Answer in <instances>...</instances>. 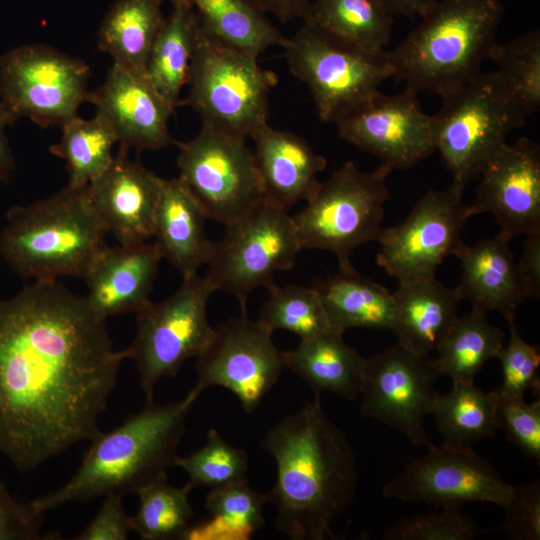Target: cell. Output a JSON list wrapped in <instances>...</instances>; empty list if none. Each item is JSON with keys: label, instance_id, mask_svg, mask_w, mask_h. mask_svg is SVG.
Listing matches in <instances>:
<instances>
[{"label": "cell", "instance_id": "1", "mask_svg": "<svg viewBox=\"0 0 540 540\" xmlns=\"http://www.w3.org/2000/svg\"><path fill=\"white\" fill-rule=\"evenodd\" d=\"M124 359L105 319L57 281L0 298V452L26 473L92 440Z\"/></svg>", "mask_w": 540, "mask_h": 540}, {"label": "cell", "instance_id": "2", "mask_svg": "<svg viewBox=\"0 0 540 540\" xmlns=\"http://www.w3.org/2000/svg\"><path fill=\"white\" fill-rule=\"evenodd\" d=\"M261 447L276 463V482L266 494L277 529L292 540L334 538L332 525L355 497L356 454L320 395L270 427Z\"/></svg>", "mask_w": 540, "mask_h": 540}, {"label": "cell", "instance_id": "3", "mask_svg": "<svg viewBox=\"0 0 540 540\" xmlns=\"http://www.w3.org/2000/svg\"><path fill=\"white\" fill-rule=\"evenodd\" d=\"M196 399L189 394L178 402L145 407L116 429L100 432L91 441L80 467L62 487L30 501L43 514L70 502H85L110 492L135 493L167 479L175 466L185 421Z\"/></svg>", "mask_w": 540, "mask_h": 540}, {"label": "cell", "instance_id": "4", "mask_svg": "<svg viewBox=\"0 0 540 540\" xmlns=\"http://www.w3.org/2000/svg\"><path fill=\"white\" fill-rule=\"evenodd\" d=\"M502 0H437L421 22L387 51L393 77L417 94L441 98L481 74L497 44Z\"/></svg>", "mask_w": 540, "mask_h": 540}, {"label": "cell", "instance_id": "5", "mask_svg": "<svg viewBox=\"0 0 540 540\" xmlns=\"http://www.w3.org/2000/svg\"><path fill=\"white\" fill-rule=\"evenodd\" d=\"M106 234L87 186L67 185L46 199L8 210L0 233V255L26 279H85L108 247Z\"/></svg>", "mask_w": 540, "mask_h": 540}, {"label": "cell", "instance_id": "6", "mask_svg": "<svg viewBox=\"0 0 540 540\" xmlns=\"http://www.w3.org/2000/svg\"><path fill=\"white\" fill-rule=\"evenodd\" d=\"M258 58L232 48L199 27L187 97L180 105L196 111L202 124L247 139L268 124V95L278 83Z\"/></svg>", "mask_w": 540, "mask_h": 540}, {"label": "cell", "instance_id": "7", "mask_svg": "<svg viewBox=\"0 0 540 540\" xmlns=\"http://www.w3.org/2000/svg\"><path fill=\"white\" fill-rule=\"evenodd\" d=\"M392 171L380 164L364 172L349 160L320 182L305 207L292 216L301 251L327 250L336 256L339 268L351 266L354 249L377 241L382 232Z\"/></svg>", "mask_w": 540, "mask_h": 540}, {"label": "cell", "instance_id": "8", "mask_svg": "<svg viewBox=\"0 0 540 540\" xmlns=\"http://www.w3.org/2000/svg\"><path fill=\"white\" fill-rule=\"evenodd\" d=\"M282 48L291 73L307 85L324 122L337 123L352 114L393 77L387 50H365L305 21Z\"/></svg>", "mask_w": 540, "mask_h": 540}, {"label": "cell", "instance_id": "9", "mask_svg": "<svg viewBox=\"0 0 540 540\" xmlns=\"http://www.w3.org/2000/svg\"><path fill=\"white\" fill-rule=\"evenodd\" d=\"M435 146L453 181L467 185L523 126L526 116L514 105L494 72L481 73L442 97L433 115Z\"/></svg>", "mask_w": 540, "mask_h": 540}, {"label": "cell", "instance_id": "10", "mask_svg": "<svg viewBox=\"0 0 540 540\" xmlns=\"http://www.w3.org/2000/svg\"><path fill=\"white\" fill-rule=\"evenodd\" d=\"M88 64L44 44H25L0 56V122L28 118L61 127L87 101Z\"/></svg>", "mask_w": 540, "mask_h": 540}, {"label": "cell", "instance_id": "11", "mask_svg": "<svg viewBox=\"0 0 540 540\" xmlns=\"http://www.w3.org/2000/svg\"><path fill=\"white\" fill-rule=\"evenodd\" d=\"M177 145L178 178L206 218L227 226L267 201L246 139L202 124L194 138Z\"/></svg>", "mask_w": 540, "mask_h": 540}, {"label": "cell", "instance_id": "12", "mask_svg": "<svg viewBox=\"0 0 540 540\" xmlns=\"http://www.w3.org/2000/svg\"><path fill=\"white\" fill-rule=\"evenodd\" d=\"M213 293L205 277H182L178 290L161 302L150 301L136 313V334L126 348L137 367L146 402L153 401L155 385L177 374L182 364L198 357L214 328L207 316Z\"/></svg>", "mask_w": 540, "mask_h": 540}, {"label": "cell", "instance_id": "13", "mask_svg": "<svg viewBox=\"0 0 540 540\" xmlns=\"http://www.w3.org/2000/svg\"><path fill=\"white\" fill-rule=\"evenodd\" d=\"M300 251L292 215L267 200L226 226L223 238L213 243L205 278L213 292L234 295L246 313L251 292L272 286L274 274L291 269Z\"/></svg>", "mask_w": 540, "mask_h": 540}, {"label": "cell", "instance_id": "14", "mask_svg": "<svg viewBox=\"0 0 540 540\" xmlns=\"http://www.w3.org/2000/svg\"><path fill=\"white\" fill-rule=\"evenodd\" d=\"M465 187L452 181L444 190H429L402 223L383 228L377 264L399 283L434 276L463 243L461 231L470 218L463 202Z\"/></svg>", "mask_w": 540, "mask_h": 540}, {"label": "cell", "instance_id": "15", "mask_svg": "<svg viewBox=\"0 0 540 540\" xmlns=\"http://www.w3.org/2000/svg\"><path fill=\"white\" fill-rule=\"evenodd\" d=\"M272 334L247 313L215 327L197 357V381L188 394L197 399L210 386L224 387L238 398L246 413L254 412L284 367L283 352L275 346Z\"/></svg>", "mask_w": 540, "mask_h": 540}, {"label": "cell", "instance_id": "16", "mask_svg": "<svg viewBox=\"0 0 540 540\" xmlns=\"http://www.w3.org/2000/svg\"><path fill=\"white\" fill-rule=\"evenodd\" d=\"M439 377L434 359L396 342L365 359L359 391L361 415L400 431L415 446L427 447L431 441L425 419Z\"/></svg>", "mask_w": 540, "mask_h": 540}, {"label": "cell", "instance_id": "17", "mask_svg": "<svg viewBox=\"0 0 540 540\" xmlns=\"http://www.w3.org/2000/svg\"><path fill=\"white\" fill-rule=\"evenodd\" d=\"M427 448L383 487L384 497L438 508H459L468 502L505 505L512 486L472 447L430 442Z\"/></svg>", "mask_w": 540, "mask_h": 540}, {"label": "cell", "instance_id": "18", "mask_svg": "<svg viewBox=\"0 0 540 540\" xmlns=\"http://www.w3.org/2000/svg\"><path fill=\"white\" fill-rule=\"evenodd\" d=\"M335 124L341 139L392 170L408 169L436 151L433 115L423 112L418 94L405 87L393 95L378 92Z\"/></svg>", "mask_w": 540, "mask_h": 540}, {"label": "cell", "instance_id": "19", "mask_svg": "<svg viewBox=\"0 0 540 540\" xmlns=\"http://www.w3.org/2000/svg\"><path fill=\"white\" fill-rule=\"evenodd\" d=\"M469 217L492 214L499 235L511 241L540 234V146L527 137L507 143L483 167Z\"/></svg>", "mask_w": 540, "mask_h": 540}, {"label": "cell", "instance_id": "20", "mask_svg": "<svg viewBox=\"0 0 540 540\" xmlns=\"http://www.w3.org/2000/svg\"><path fill=\"white\" fill-rule=\"evenodd\" d=\"M86 102L112 127L121 149L160 150L178 143L168 129L175 110L145 73L113 63Z\"/></svg>", "mask_w": 540, "mask_h": 540}, {"label": "cell", "instance_id": "21", "mask_svg": "<svg viewBox=\"0 0 540 540\" xmlns=\"http://www.w3.org/2000/svg\"><path fill=\"white\" fill-rule=\"evenodd\" d=\"M119 149L106 170L87 186L91 205L106 233L120 245L146 243L154 223L162 179Z\"/></svg>", "mask_w": 540, "mask_h": 540}, {"label": "cell", "instance_id": "22", "mask_svg": "<svg viewBox=\"0 0 540 540\" xmlns=\"http://www.w3.org/2000/svg\"><path fill=\"white\" fill-rule=\"evenodd\" d=\"M162 255L153 242L107 247L88 272L91 309L105 319L123 313H137L151 300Z\"/></svg>", "mask_w": 540, "mask_h": 540}, {"label": "cell", "instance_id": "23", "mask_svg": "<svg viewBox=\"0 0 540 540\" xmlns=\"http://www.w3.org/2000/svg\"><path fill=\"white\" fill-rule=\"evenodd\" d=\"M251 139L267 200L288 211L313 196L320 185L317 176L327 166L325 157L316 154L303 137L269 124Z\"/></svg>", "mask_w": 540, "mask_h": 540}, {"label": "cell", "instance_id": "24", "mask_svg": "<svg viewBox=\"0 0 540 540\" xmlns=\"http://www.w3.org/2000/svg\"><path fill=\"white\" fill-rule=\"evenodd\" d=\"M509 243L497 234L471 246L462 243L454 253L462 265L461 281L456 286L461 299L485 314L498 311L507 321L514 319L525 300Z\"/></svg>", "mask_w": 540, "mask_h": 540}, {"label": "cell", "instance_id": "25", "mask_svg": "<svg viewBox=\"0 0 540 540\" xmlns=\"http://www.w3.org/2000/svg\"><path fill=\"white\" fill-rule=\"evenodd\" d=\"M392 296L395 315L391 330L398 343L421 355L436 350L457 319L462 300L456 287H446L435 275L399 283Z\"/></svg>", "mask_w": 540, "mask_h": 540}, {"label": "cell", "instance_id": "26", "mask_svg": "<svg viewBox=\"0 0 540 540\" xmlns=\"http://www.w3.org/2000/svg\"><path fill=\"white\" fill-rule=\"evenodd\" d=\"M202 209L180 179H162L155 215V245L182 277L193 275L211 257L213 243Z\"/></svg>", "mask_w": 540, "mask_h": 540}, {"label": "cell", "instance_id": "27", "mask_svg": "<svg viewBox=\"0 0 540 540\" xmlns=\"http://www.w3.org/2000/svg\"><path fill=\"white\" fill-rule=\"evenodd\" d=\"M283 364L314 391L355 399L360 391L365 358L343 340V332L330 330L283 352Z\"/></svg>", "mask_w": 540, "mask_h": 540}, {"label": "cell", "instance_id": "28", "mask_svg": "<svg viewBox=\"0 0 540 540\" xmlns=\"http://www.w3.org/2000/svg\"><path fill=\"white\" fill-rule=\"evenodd\" d=\"M314 288L333 329L343 333L351 328L392 329L395 315L392 293L352 265L339 268L334 276Z\"/></svg>", "mask_w": 540, "mask_h": 540}, {"label": "cell", "instance_id": "29", "mask_svg": "<svg viewBox=\"0 0 540 540\" xmlns=\"http://www.w3.org/2000/svg\"><path fill=\"white\" fill-rule=\"evenodd\" d=\"M165 0H116L104 16L97 47L114 62L145 73L153 43L164 23Z\"/></svg>", "mask_w": 540, "mask_h": 540}, {"label": "cell", "instance_id": "30", "mask_svg": "<svg viewBox=\"0 0 540 540\" xmlns=\"http://www.w3.org/2000/svg\"><path fill=\"white\" fill-rule=\"evenodd\" d=\"M199 24L190 2L177 1L153 43L145 74L174 110L187 85Z\"/></svg>", "mask_w": 540, "mask_h": 540}, {"label": "cell", "instance_id": "31", "mask_svg": "<svg viewBox=\"0 0 540 540\" xmlns=\"http://www.w3.org/2000/svg\"><path fill=\"white\" fill-rule=\"evenodd\" d=\"M200 29L220 42L258 58L287 37L254 0H191Z\"/></svg>", "mask_w": 540, "mask_h": 540}, {"label": "cell", "instance_id": "32", "mask_svg": "<svg viewBox=\"0 0 540 540\" xmlns=\"http://www.w3.org/2000/svg\"><path fill=\"white\" fill-rule=\"evenodd\" d=\"M497 405L496 390L484 392L474 381H456L449 392L436 394L430 414L444 444L471 448L499 428Z\"/></svg>", "mask_w": 540, "mask_h": 540}, {"label": "cell", "instance_id": "33", "mask_svg": "<svg viewBox=\"0 0 540 540\" xmlns=\"http://www.w3.org/2000/svg\"><path fill=\"white\" fill-rule=\"evenodd\" d=\"M303 21L373 52L386 50L394 24L378 0H312Z\"/></svg>", "mask_w": 540, "mask_h": 540}, {"label": "cell", "instance_id": "34", "mask_svg": "<svg viewBox=\"0 0 540 540\" xmlns=\"http://www.w3.org/2000/svg\"><path fill=\"white\" fill-rule=\"evenodd\" d=\"M266 503L267 494L253 490L248 481L210 489L205 502L210 518L192 524L182 539L249 540L265 523Z\"/></svg>", "mask_w": 540, "mask_h": 540}, {"label": "cell", "instance_id": "35", "mask_svg": "<svg viewBox=\"0 0 540 540\" xmlns=\"http://www.w3.org/2000/svg\"><path fill=\"white\" fill-rule=\"evenodd\" d=\"M503 340L504 334L487 321L485 313L472 309L457 317L437 346L436 368L452 382L474 381L485 362L497 357Z\"/></svg>", "mask_w": 540, "mask_h": 540}, {"label": "cell", "instance_id": "36", "mask_svg": "<svg viewBox=\"0 0 540 540\" xmlns=\"http://www.w3.org/2000/svg\"><path fill=\"white\" fill-rule=\"evenodd\" d=\"M62 134L50 152L65 161L71 187L88 186L100 176L113 159L112 148L118 142L108 122L96 114L87 120L78 115L61 126Z\"/></svg>", "mask_w": 540, "mask_h": 540}, {"label": "cell", "instance_id": "37", "mask_svg": "<svg viewBox=\"0 0 540 540\" xmlns=\"http://www.w3.org/2000/svg\"><path fill=\"white\" fill-rule=\"evenodd\" d=\"M494 74L514 105L527 117L540 107V30L532 29L493 47Z\"/></svg>", "mask_w": 540, "mask_h": 540}, {"label": "cell", "instance_id": "38", "mask_svg": "<svg viewBox=\"0 0 540 540\" xmlns=\"http://www.w3.org/2000/svg\"><path fill=\"white\" fill-rule=\"evenodd\" d=\"M192 489L189 482L175 487L167 479L139 489V509L130 517L131 531L144 540L182 539L194 516L189 502Z\"/></svg>", "mask_w": 540, "mask_h": 540}, {"label": "cell", "instance_id": "39", "mask_svg": "<svg viewBox=\"0 0 540 540\" xmlns=\"http://www.w3.org/2000/svg\"><path fill=\"white\" fill-rule=\"evenodd\" d=\"M267 290L258 321L269 331L286 330L302 340L333 330L314 287L273 284Z\"/></svg>", "mask_w": 540, "mask_h": 540}, {"label": "cell", "instance_id": "40", "mask_svg": "<svg viewBox=\"0 0 540 540\" xmlns=\"http://www.w3.org/2000/svg\"><path fill=\"white\" fill-rule=\"evenodd\" d=\"M175 466L187 473L193 488L215 489L248 481L247 452L228 444L215 428L208 431L204 446L187 457L178 456Z\"/></svg>", "mask_w": 540, "mask_h": 540}, {"label": "cell", "instance_id": "41", "mask_svg": "<svg viewBox=\"0 0 540 540\" xmlns=\"http://www.w3.org/2000/svg\"><path fill=\"white\" fill-rule=\"evenodd\" d=\"M472 516L456 507L403 518L384 532L385 540H472L485 532Z\"/></svg>", "mask_w": 540, "mask_h": 540}, {"label": "cell", "instance_id": "42", "mask_svg": "<svg viewBox=\"0 0 540 540\" xmlns=\"http://www.w3.org/2000/svg\"><path fill=\"white\" fill-rule=\"evenodd\" d=\"M507 322L509 342L506 347H502L496 357L501 363L503 374L502 384L496 391L509 397H524L528 389L539 393V348L523 340L514 324V319Z\"/></svg>", "mask_w": 540, "mask_h": 540}, {"label": "cell", "instance_id": "43", "mask_svg": "<svg viewBox=\"0 0 540 540\" xmlns=\"http://www.w3.org/2000/svg\"><path fill=\"white\" fill-rule=\"evenodd\" d=\"M498 393V392H497ZM498 426L506 438L528 458L540 463V401L526 403L524 397L498 393Z\"/></svg>", "mask_w": 540, "mask_h": 540}, {"label": "cell", "instance_id": "44", "mask_svg": "<svg viewBox=\"0 0 540 540\" xmlns=\"http://www.w3.org/2000/svg\"><path fill=\"white\" fill-rule=\"evenodd\" d=\"M498 530L512 540L540 539V481L512 486Z\"/></svg>", "mask_w": 540, "mask_h": 540}, {"label": "cell", "instance_id": "45", "mask_svg": "<svg viewBox=\"0 0 540 540\" xmlns=\"http://www.w3.org/2000/svg\"><path fill=\"white\" fill-rule=\"evenodd\" d=\"M42 514L29 503L17 501L0 480V540L46 539L41 534Z\"/></svg>", "mask_w": 540, "mask_h": 540}, {"label": "cell", "instance_id": "46", "mask_svg": "<svg viewBox=\"0 0 540 540\" xmlns=\"http://www.w3.org/2000/svg\"><path fill=\"white\" fill-rule=\"evenodd\" d=\"M89 525L74 539L77 540H124L131 531L130 517L122 503L123 494L110 492Z\"/></svg>", "mask_w": 540, "mask_h": 540}, {"label": "cell", "instance_id": "47", "mask_svg": "<svg viewBox=\"0 0 540 540\" xmlns=\"http://www.w3.org/2000/svg\"><path fill=\"white\" fill-rule=\"evenodd\" d=\"M517 278L525 298L540 296V234L526 236L520 260L516 262Z\"/></svg>", "mask_w": 540, "mask_h": 540}, {"label": "cell", "instance_id": "48", "mask_svg": "<svg viewBox=\"0 0 540 540\" xmlns=\"http://www.w3.org/2000/svg\"><path fill=\"white\" fill-rule=\"evenodd\" d=\"M265 12L270 13L282 23L306 16L312 0H254Z\"/></svg>", "mask_w": 540, "mask_h": 540}, {"label": "cell", "instance_id": "49", "mask_svg": "<svg viewBox=\"0 0 540 540\" xmlns=\"http://www.w3.org/2000/svg\"><path fill=\"white\" fill-rule=\"evenodd\" d=\"M392 16L422 17L437 0H378Z\"/></svg>", "mask_w": 540, "mask_h": 540}, {"label": "cell", "instance_id": "50", "mask_svg": "<svg viewBox=\"0 0 540 540\" xmlns=\"http://www.w3.org/2000/svg\"><path fill=\"white\" fill-rule=\"evenodd\" d=\"M5 128L0 122V184L7 181L15 169L14 156L5 134Z\"/></svg>", "mask_w": 540, "mask_h": 540}, {"label": "cell", "instance_id": "51", "mask_svg": "<svg viewBox=\"0 0 540 540\" xmlns=\"http://www.w3.org/2000/svg\"><path fill=\"white\" fill-rule=\"evenodd\" d=\"M168 1H170L171 3L177 2V1H185V2H190L191 3V0H168Z\"/></svg>", "mask_w": 540, "mask_h": 540}]
</instances>
